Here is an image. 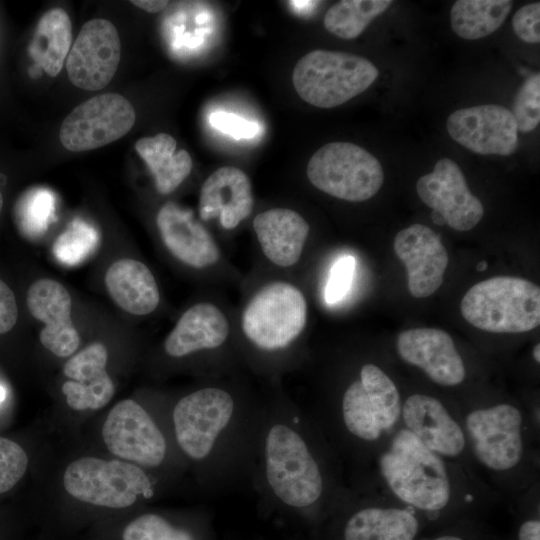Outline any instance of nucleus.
Segmentation results:
<instances>
[{
  "instance_id": "f257e3e1",
  "label": "nucleus",
  "mask_w": 540,
  "mask_h": 540,
  "mask_svg": "<svg viewBox=\"0 0 540 540\" xmlns=\"http://www.w3.org/2000/svg\"><path fill=\"white\" fill-rule=\"evenodd\" d=\"M379 469L393 494L416 509L439 511L450 500V477L442 457L405 428L381 454Z\"/></svg>"
},
{
  "instance_id": "f03ea898",
  "label": "nucleus",
  "mask_w": 540,
  "mask_h": 540,
  "mask_svg": "<svg viewBox=\"0 0 540 540\" xmlns=\"http://www.w3.org/2000/svg\"><path fill=\"white\" fill-rule=\"evenodd\" d=\"M460 310L469 324L487 332H527L540 324V288L519 277H492L465 293Z\"/></svg>"
},
{
  "instance_id": "7ed1b4c3",
  "label": "nucleus",
  "mask_w": 540,
  "mask_h": 540,
  "mask_svg": "<svg viewBox=\"0 0 540 540\" xmlns=\"http://www.w3.org/2000/svg\"><path fill=\"white\" fill-rule=\"evenodd\" d=\"M377 77L378 69L364 57L313 50L296 63L292 81L305 102L319 108H333L365 91Z\"/></svg>"
},
{
  "instance_id": "20e7f679",
  "label": "nucleus",
  "mask_w": 540,
  "mask_h": 540,
  "mask_svg": "<svg viewBox=\"0 0 540 540\" xmlns=\"http://www.w3.org/2000/svg\"><path fill=\"white\" fill-rule=\"evenodd\" d=\"M308 306L302 291L287 281L261 287L246 304L241 328L260 349L274 351L289 346L304 330Z\"/></svg>"
},
{
  "instance_id": "39448f33",
  "label": "nucleus",
  "mask_w": 540,
  "mask_h": 540,
  "mask_svg": "<svg viewBox=\"0 0 540 540\" xmlns=\"http://www.w3.org/2000/svg\"><path fill=\"white\" fill-rule=\"evenodd\" d=\"M310 183L320 191L350 202L372 198L382 187L384 173L378 159L350 142H331L310 158Z\"/></svg>"
},
{
  "instance_id": "423d86ee",
  "label": "nucleus",
  "mask_w": 540,
  "mask_h": 540,
  "mask_svg": "<svg viewBox=\"0 0 540 540\" xmlns=\"http://www.w3.org/2000/svg\"><path fill=\"white\" fill-rule=\"evenodd\" d=\"M265 457L268 483L282 502L306 507L318 500L322 476L298 433L286 425H274L266 438Z\"/></svg>"
},
{
  "instance_id": "0eeeda50",
  "label": "nucleus",
  "mask_w": 540,
  "mask_h": 540,
  "mask_svg": "<svg viewBox=\"0 0 540 540\" xmlns=\"http://www.w3.org/2000/svg\"><path fill=\"white\" fill-rule=\"evenodd\" d=\"M65 490L74 498L96 506L125 508L152 486L138 466L119 460L83 457L68 465L63 476Z\"/></svg>"
},
{
  "instance_id": "6e6552de",
  "label": "nucleus",
  "mask_w": 540,
  "mask_h": 540,
  "mask_svg": "<svg viewBox=\"0 0 540 540\" xmlns=\"http://www.w3.org/2000/svg\"><path fill=\"white\" fill-rule=\"evenodd\" d=\"M135 119V110L125 97L117 93L99 94L68 114L60 127V142L72 152L96 149L126 135Z\"/></svg>"
},
{
  "instance_id": "1a4fd4ad",
  "label": "nucleus",
  "mask_w": 540,
  "mask_h": 540,
  "mask_svg": "<svg viewBox=\"0 0 540 540\" xmlns=\"http://www.w3.org/2000/svg\"><path fill=\"white\" fill-rule=\"evenodd\" d=\"M522 427L521 411L508 403L475 409L465 419L474 455L486 468L499 472L520 463L524 452Z\"/></svg>"
},
{
  "instance_id": "9d476101",
  "label": "nucleus",
  "mask_w": 540,
  "mask_h": 540,
  "mask_svg": "<svg viewBox=\"0 0 540 540\" xmlns=\"http://www.w3.org/2000/svg\"><path fill=\"white\" fill-rule=\"evenodd\" d=\"M233 410V398L220 388L200 389L180 399L173 411L180 448L193 459L205 458Z\"/></svg>"
},
{
  "instance_id": "9b49d317",
  "label": "nucleus",
  "mask_w": 540,
  "mask_h": 540,
  "mask_svg": "<svg viewBox=\"0 0 540 540\" xmlns=\"http://www.w3.org/2000/svg\"><path fill=\"white\" fill-rule=\"evenodd\" d=\"M121 58L116 27L107 19L87 21L66 58L68 78L76 87L97 91L113 79Z\"/></svg>"
},
{
  "instance_id": "f8f14e48",
  "label": "nucleus",
  "mask_w": 540,
  "mask_h": 540,
  "mask_svg": "<svg viewBox=\"0 0 540 540\" xmlns=\"http://www.w3.org/2000/svg\"><path fill=\"white\" fill-rule=\"evenodd\" d=\"M102 437L112 454L142 466L156 467L166 454L163 434L144 408L131 399L111 409Z\"/></svg>"
},
{
  "instance_id": "ddd939ff",
  "label": "nucleus",
  "mask_w": 540,
  "mask_h": 540,
  "mask_svg": "<svg viewBox=\"0 0 540 540\" xmlns=\"http://www.w3.org/2000/svg\"><path fill=\"white\" fill-rule=\"evenodd\" d=\"M420 199L457 231H469L482 219L484 208L473 195L460 167L449 158L438 160L432 172L416 183Z\"/></svg>"
},
{
  "instance_id": "4468645a",
  "label": "nucleus",
  "mask_w": 540,
  "mask_h": 540,
  "mask_svg": "<svg viewBox=\"0 0 540 540\" xmlns=\"http://www.w3.org/2000/svg\"><path fill=\"white\" fill-rule=\"evenodd\" d=\"M447 131L459 144L482 155L507 156L518 148V129L511 110L480 105L454 111Z\"/></svg>"
},
{
  "instance_id": "2eb2a0df",
  "label": "nucleus",
  "mask_w": 540,
  "mask_h": 540,
  "mask_svg": "<svg viewBox=\"0 0 540 540\" xmlns=\"http://www.w3.org/2000/svg\"><path fill=\"white\" fill-rule=\"evenodd\" d=\"M393 248L406 267L413 297L425 298L439 289L449 260L439 235L428 226L412 224L396 234Z\"/></svg>"
},
{
  "instance_id": "dca6fc26",
  "label": "nucleus",
  "mask_w": 540,
  "mask_h": 540,
  "mask_svg": "<svg viewBox=\"0 0 540 540\" xmlns=\"http://www.w3.org/2000/svg\"><path fill=\"white\" fill-rule=\"evenodd\" d=\"M396 348L406 363L420 368L446 387L462 383L466 369L452 337L438 328H413L399 333Z\"/></svg>"
},
{
  "instance_id": "f3484780",
  "label": "nucleus",
  "mask_w": 540,
  "mask_h": 540,
  "mask_svg": "<svg viewBox=\"0 0 540 540\" xmlns=\"http://www.w3.org/2000/svg\"><path fill=\"white\" fill-rule=\"evenodd\" d=\"M71 297L59 282L43 278L34 282L27 292V307L31 315L43 322L42 345L58 357L72 355L80 337L71 320Z\"/></svg>"
},
{
  "instance_id": "a211bd4d",
  "label": "nucleus",
  "mask_w": 540,
  "mask_h": 540,
  "mask_svg": "<svg viewBox=\"0 0 540 540\" xmlns=\"http://www.w3.org/2000/svg\"><path fill=\"white\" fill-rule=\"evenodd\" d=\"M156 224L167 250L183 264L201 269L218 262V245L192 210L168 202L159 209Z\"/></svg>"
},
{
  "instance_id": "6ab92c4d",
  "label": "nucleus",
  "mask_w": 540,
  "mask_h": 540,
  "mask_svg": "<svg viewBox=\"0 0 540 540\" xmlns=\"http://www.w3.org/2000/svg\"><path fill=\"white\" fill-rule=\"evenodd\" d=\"M254 205L248 175L234 166H223L203 182L199 195V216L203 221L218 219L226 230L236 228L251 214Z\"/></svg>"
},
{
  "instance_id": "aec40b11",
  "label": "nucleus",
  "mask_w": 540,
  "mask_h": 540,
  "mask_svg": "<svg viewBox=\"0 0 540 540\" xmlns=\"http://www.w3.org/2000/svg\"><path fill=\"white\" fill-rule=\"evenodd\" d=\"M405 429L441 457H457L466 445L464 431L440 400L425 394L410 395L402 404Z\"/></svg>"
},
{
  "instance_id": "412c9836",
  "label": "nucleus",
  "mask_w": 540,
  "mask_h": 540,
  "mask_svg": "<svg viewBox=\"0 0 540 540\" xmlns=\"http://www.w3.org/2000/svg\"><path fill=\"white\" fill-rule=\"evenodd\" d=\"M107 348L92 343L71 357L63 367L70 380L62 385L67 404L74 410H97L107 405L115 386L106 371Z\"/></svg>"
},
{
  "instance_id": "4be33fe9",
  "label": "nucleus",
  "mask_w": 540,
  "mask_h": 540,
  "mask_svg": "<svg viewBox=\"0 0 540 540\" xmlns=\"http://www.w3.org/2000/svg\"><path fill=\"white\" fill-rule=\"evenodd\" d=\"M253 229L265 257L283 268L299 261L310 231L307 221L288 208H272L257 214Z\"/></svg>"
},
{
  "instance_id": "5701e85b",
  "label": "nucleus",
  "mask_w": 540,
  "mask_h": 540,
  "mask_svg": "<svg viewBox=\"0 0 540 540\" xmlns=\"http://www.w3.org/2000/svg\"><path fill=\"white\" fill-rule=\"evenodd\" d=\"M230 325L223 311L213 303L200 302L179 318L164 342L172 357L221 346L228 338Z\"/></svg>"
},
{
  "instance_id": "b1692460",
  "label": "nucleus",
  "mask_w": 540,
  "mask_h": 540,
  "mask_svg": "<svg viewBox=\"0 0 540 540\" xmlns=\"http://www.w3.org/2000/svg\"><path fill=\"white\" fill-rule=\"evenodd\" d=\"M105 284L114 302L133 315L153 312L160 300L156 280L150 269L134 259H120L110 265Z\"/></svg>"
},
{
  "instance_id": "393cba45",
  "label": "nucleus",
  "mask_w": 540,
  "mask_h": 540,
  "mask_svg": "<svg viewBox=\"0 0 540 540\" xmlns=\"http://www.w3.org/2000/svg\"><path fill=\"white\" fill-rule=\"evenodd\" d=\"M176 146V140L167 133L143 137L135 143V149L152 173L160 194L176 190L192 170L190 154L184 149L176 151Z\"/></svg>"
},
{
  "instance_id": "a878e982",
  "label": "nucleus",
  "mask_w": 540,
  "mask_h": 540,
  "mask_svg": "<svg viewBox=\"0 0 540 540\" xmlns=\"http://www.w3.org/2000/svg\"><path fill=\"white\" fill-rule=\"evenodd\" d=\"M419 530L417 517L407 509L368 507L347 521L345 540H414Z\"/></svg>"
},
{
  "instance_id": "bb28decb",
  "label": "nucleus",
  "mask_w": 540,
  "mask_h": 540,
  "mask_svg": "<svg viewBox=\"0 0 540 540\" xmlns=\"http://www.w3.org/2000/svg\"><path fill=\"white\" fill-rule=\"evenodd\" d=\"M72 41V24L60 8L47 11L40 18L29 46L33 60L51 77L62 69Z\"/></svg>"
},
{
  "instance_id": "cd10ccee",
  "label": "nucleus",
  "mask_w": 540,
  "mask_h": 540,
  "mask_svg": "<svg viewBox=\"0 0 540 540\" xmlns=\"http://www.w3.org/2000/svg\"><path fill=\"white\" fill-rule=\"evenodd\" d=\"M512 4L510 0H458L451 9V27L464 39L486 37L503 24Z\"/></svg>"
},
{
  "instance_id": "c85d7f7f",
  "label": "nucleus",
  "mask_w": 540,
  "mask_h": 540,
  "mask_svg": "<svg viewBox=\"0 0 540 540\" xmlns=\"http://www.w3.org/2000/svg\"><path fill=\"white\" fill-rule=\"evenodd\" d=\"M391 4V0H342L328 9L324 26L339 38L354 39Z\"/></svg>"
},
{
  "instance_id": "c756f323",
  "label": "nucleus",
  "mask_w": 540,
  "mask_h": 540,
  "mask_svg": "<svg viewBox=\"0 0 540 540\" xmlns=\"http://www.w3.org/2000/svg\"><path fill=\"white\" fill-rule=\"evenodd\" d=\"M55 215L53 193L45 188L24 192L14 207V222L18 231L28 239H37L48 230Z\"/></svg>"
},
{
  "instance_id": "7c9ffc66",
  "label": "nucleus",
  "mask_w": 540,
  "mask_h": 540,
  "mask_svg": "<svg viewBox=\"0 0 540 540\" xmlns=\"http://www.w3.org/2000/svg\"><path fill=\"white\" fill-rule=\"evenodd\" d=\"M342 414L348 431L362 440L375 441L383 433L378 413L360 380L354 381L346 389Z\"/></svg>"
},
{
  "instance_id": "2f4dec72",
  "label": "nucleus",
  "mask_w": 540,
  "mask_h": 540,
  "mask_svg": "<svg viewBox=\"0 0 540 540\" xmlns=\"http://www.w3.org/2000/svg\"><path fill=\"white\" fill-rule=\"evenodd\" d=\"M359 380L374 404L383 432L389 431L401 416L402 403L396 385L374 364L361 368Z\"/></svg>"
},
{
  "instance_id": "473e14b6",
  "label": "nucleus",
  "mask_w": 540,
  "mask_h": 540,
  "mask_svg": "<svg viewBox=\"0 0 540 540\" xmlns=\"http://www.w3.org/2000/svg\"><path fill=\"white\" fill-rule=\"evenodd\" d=\"M99 242L100 237L96 229L76 219L56 239L52 252L59 262L73 266L88 258L98 247Z\"/></svg>"
},
{
  "instance_id": "72a5a7b5",
  "label": "nucleus",
  "mask_w": 540,
  "mask_h": 540,
  "mask_svg": "<svg viewBox=\"0 0 540 540\" xmlns=\"http://www.w3.org/2000/svg\"><path fill=\"white\" fill-rule=\"evenodd\" d=\"M518 132H531L540 122V74L529 76L518 89L511 111Z\"/></svg>"
},
{
  "instance_id": "f704fd0d",
  "label": "nucleus",
  "mask_w": 540,
  "mask_h": 540,
  "mask_svg": "<svg viewBox=\"0 0 540 540\" xmlns=\"http://www.w3.org/2000/svg\"><path fill=\"white\" fill-rule=\"evenodd\" d=\"M123 540H193L181 529L171 526L156 514H144L131 521L124 529Z\"/></svg>"
},
{
  "instance_id": "c9c22d12",
  "label": "nucleus",
  "mask_w": 540,
  "mask_h": 540,
  "mask_svg": "<svg viewBox=\"0 0 540 540\" xmlns=\"http://www.w3.org/2000/svg\"><path fill=\"white\" fill-rule=\"evenodd\" d=\"M28 457L16 442L0 437V494L14 487L24 476Z\"/></svg>"
},
{
  "instance_id": "e433bc0d",
  "label": "nucleus",
  "mask_w": 540,
  "mask_h": 540,
  "mask_svg": "<svg viewBox=\"0 0 540 540\" xmlns=\"http://www.w3.org/2000/svg\"><path fill=\"white\" fill-rule=\"evenodd\" d=\"M355 270V259L350 256L339 258L331 268L325 287V300L335 304L342 300L350 289Z\"/></svg>"
},
{
  "instance_id": "4c0bfd02",
  "label": "nucleus",
  "mask_w": 540,
  "mask_h": 540,
  "mask_svg": "<svg viewBox=\"0 0 540 540\" xmlns=\"http://www.w3.org/2000/svg\"><path fill=\"white\" fill-rule=\"evenodd\" d=\"M513 30L526 43L540 42V3L522 6L512 19Z\"/></svg>"
},
{
  "instance_id": "58836bf2",
  "label": "nucleus",
  "mask_w": 540,
  "mask_h": 540,
  "mask_svg": "<svg viewBox=\"0 0 540 540\" xmlns=\"http://www.w3.org/2000/svg\"><path fill=\"white\" fill-rule=\"evenodd\" d=\"M209 121L215 129L236 139L252 138L258 133L256 123L224 111L212 113Z\"/></svg>"
},
{
  "instance_id": "ea45409f",
  "label": "nucleus",
  "mask_w": 540,
  "mask_h": 540,
  "mask_svg": "<svg viewBox=\"0 0 540 540\" xmlns=\"http://www.w3.org/2000/svg\"><path fill=\"white\" fill-rule=\"evenodd\" d=\"M18 307L14 293L0 279V334L10 331L17 322Z\"/></svg>"
},
{
  "instance_id": "a19ab883",
  "label": "nucleus",
  "mask_w": 540,
  "mask_h": 540,
  "mask_svg": "<svg viewBox=\"0 0 540 540\" xmlns=\"http://www.w3.org/2000/svg\"><path fill=\"white\" fill-rule=\"evenodd\" d=\"M518 540H540V521L530 519L523 522L518 531Z\"/></svg>"
},
{
  "instance_id": "79ce46f5",
  "label": "nucleus",
  "mask_w": 540,
  "mask_h": 540,
  "mask_svg": "<svg viewBox=\"0 0 540 540\" xmlns=\"http://www.w3.org/2000/svg\"><path fill=\"white\" fill-rule=\"evenodd\" d=\"M131 3L140 9L150 12V13H157L167 6L168 1H160V0H133Z\"/></svg>"
},
{
  "instance_id": "37998d69",
  "label": "nucleus",
  "mask_w": 540,
  "mask_h": 540,
  "mask_svg": "<svg viewBox=\"0 0 540 540\" xmlns=\"http://www.w3.org/2000/svg\"><path fill=\"white\" fill-rule=\"evenodd\" d=\"M431 218L433 220V222L437 225H445V220L444 218L436 211H432L431 213Z\"/></svg>"
},
{
  "instance_id": "c03bdc74",
  "label": "nucleus",
  "mask_w": 540,
  "mask_h": 540,
  "mask_svg": "<svg viewBox=\"0 0 540 540\" xmlns=\"http://www.w3.org/2000/svg\"><path fill=\"white\" fill-rule=\"evenodd\" d=\"M431 540H464L463 538L456 535H442Z\"/></svg>"
},
{
  "instance_id": "a18cd8bd",
  "label": "nucleus",
  "mask_w": 540,
  "mask_h": 540,
  "mask_svg": "<svg viewBox=\"0 0 540 540\" xmlns=\"http://www.w3.org/2000/svg\"><path fill=\"white\" fill-rule=\"evenodd\" d=\"M534 360L539 363L540 362V344L537 343L532 351Z\"/></svg>"
},
{
  "instance_id": "49530a36",
  "label": "nucleus",
  "mask_w": 540,
  "mask_h": 540,
  "mask_svg": "<svg viewBox=\"0 0 540 540\" xmlns=\"http://www.w3.org/2000/svg\"><path fill=\"white\" fill-rule=\"evenodd\" d=\"M6 397V390L3 386L0 385V403L5 399Z\"/></svg>"
},
{
  "instance_id": "de8ad7c7",
  "label": "nucleus",
  "mask_w": 540,
  "mask_h": 540,
  "mask_svg": "<svg viewBox=\"0 0 540 540\" xmlns=\"http://www.w3.org/2000/svg\"><path fill=\"white\" fill-rule=\"evenodd\" d=\"M487 267V264L485 261H481L478 265H477V270L478 271H483L485 270Z\"/></svg>"
},
{
  "instance_id": "09e8293b",
  "label": "nucleus",
  "mask_w": 540,
  "mask_h": 540,
  "mask_svg": "<svg viewBox=\"0 0 540 540\" xmlns=\"http://www.w3.org/2000/svg\"><path fill=\"white\" fill-rule=\"evenodd\" d=\"M2 206H3V197H2V194L0 192V215H1Z\"/></svg>"
}]
</instances>
